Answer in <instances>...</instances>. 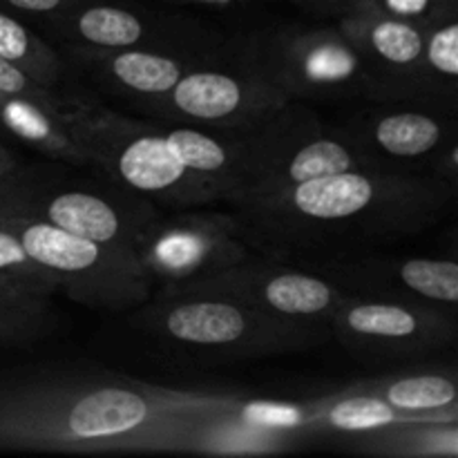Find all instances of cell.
<instances>
[{
  "label": "cell",
  "instance_id": "1f68e13d",
  "mask_svg": "<svg viewBox=\"0 0 458 458\" xmlns=\"http://www.w3.org/2000/svg\"><path fill=\"white\" fill-rule=\"evenodd\" d=\"M186 3H201V4H233L240 0H186Z\"/></svg>",
  "mask_w": 458,
  "mask_h": 458
},
{
  "label": "cell",
  "instance_id": "9c48e42d",
  "mask_svg": "<svg viewBox=\"0 0 458 458\" xmlns=\"http://www.w3.org/2000/svg\"><path fill=\"white\" fill-rule=\"evenodd\" d=\"M208 206L159 213L139 231L132 253L152 291L233 267L250 253L235 213Z\"/></svg>",
  "mask_w": 458,
  "mask_h": 458
},
{
  "label": "cell",
  "instance_id": "484cf974",
  "mask_svg": "<svg viewBox=\"0 0 458 458\" xmlns=\"http://www.w3.org/2000/svg\"><path fill=\"white\" fill-rule=\"evenodd\" d=\"M356 3L385 16L423 27H429L432 22L458 12V0H353V4Z\"/></svg>",
  "mask_w": 458,
  "mask_h": 458
},
{
  "label": "cell",
  "instance_id": "8992f818",
  "mask_svg": "<svg viewBox=\"0 0 458 458\" xmlns=\"http://www.w3.org/2000/svg\"><path fill=\"white\" fill-rule=\"evenodd\" d=\"M235 130L240 168L228 206L259 199L322 174L380 168L343 130L327 128L304 101L284 103L264 119Z\"/></svg>",
  "mask_w": 458,
  "mask_h": 458
},
{
  "label": "cell",
  "instance_id": "603a6c76",
  "mask_svg": "<svg viewBox=\"0 0 458 458\" xmlns=\"http://www.w3.org/2000/svg\"><path fill=\"white\" fill-rule=\"evenodd\" d=\"M420 76L443 101H458V18L456 13L432 22L425 30Z\"/></svg>",
  "mask_w": 458,
  "mask_h": 458
},
{
  "label": "cell",
  "instance_id": "52a82bcc",
  "mask_svg": "<svg viewBox=\"0 0 458 458\" xmlns=\"http://www.w3.org/2000/svg\"><path fill=\"white\" fill-rule=\"evenodd\" d=\"M244 61L289 101L374 103L380 85L338 27H286L258 36L244 49Z\"/></svg>",
  "mask_w": 458,
  "mask_h": 458
},
{
  "label": "cell",
  "instance_id": "d4e9b609",
  "mask_svg": "<svg viewBox=\"0 0 458 458\" xmlns=\"http://www.w3.org/2000/svg\"><path fill=\"white\" fill-rule=\"evenodd\" d=\"M54 311L49 300L0 298V347H27L47 338L52 331Z\"/></svg>",
  "mask_w": 458,
  "mask_h": 458
},
{
  "label": "cell",
  "instance_id": "7c38bea8",
  "mask_svg": "<svg viewBox=\"0 0 458 458\" xmlns=\"http://www.w3.org/2000/svg\"><path fill=\"white\" fill-rule=\"evenodd\" d=\"M284 103L289 98L242 58L240 65L195 63L150 107L164 123L231 130L264 119Z\"/></svg>",
  "mask_w": 458,
  "mask_h": 458
},
{
  "label": "cell",
  "instance_id": "f1b7e54d",
  "mask_svg": "<svg viewBox=\"0 0 458 458\" xmlns=\"http://www.w3.org/2000/svg\"><path fill=\"white\" fill-rule=\"evenodd\" d=\"M309 7L327 13H344L353 4V0H302Z\"/></svg>",
  "mask_w": 458,
  "mask_h": 458
},
{
  "label": "cell",
  "instance_id": "5b68a950",
  "mask_svg": "<svg viewBox=\"0 0 458 458\" xmlns=\"http://www.w3.org/2000/svg\"><path fill=\"white\" fill-rule=\"evenodd\" d=\"M134 325L165 344L215 356L219 360L282 356L304 352L327 331L250 309L222 295L152 291L134 309Z\"/></svg>",
  "mask_w": 458,
  "mask_h": 458
},
{
  "label": "cell",
  "instance_id": "44dd1931",
  "mask_svg": "<svg viewBox=\"0 0 458 458\" xmlns=\"http://www.w3.org/2000/svg\"><path fill=\"white\" fill-rule=\"evenodd\" d=\"M0 56L43 88H58L63 61L40 36L0 9Z\"/></svg>",
  "mask_w": 458,
  "mask_h": 458
},
{
  "label": "cell",
  "instance_id": "d6986e66",
  "mask_svg": "<svg viewBox=\"0 0 458 458\" xmlns=\"http://www.w3.org/2000/svg\"><path fill=\"white\" fill-rule=\"evenodd\" d=\"M58 27L76 47L125 49L152 47V30L139 13L116 4H85L61 12Z\"/></svg>",
  "mask_w": 458,
  "mask_h": 458
},
{
  "label": "cell",
  "instance_id": "277c9868",
  "mask_svg": "<svg viewBox=\"0 0 458 458\" xmlns=\"http://www.w3.org/2000/svg\"><path fill=\"white\" fill-rule=\"evenodd\" d=\"M159 206L97 170L47 159L13 165L0 177V213L54 224L98 244L132 250Z\"/></svg>",
  "mask_w": 458,
  "mask_h": 458
},
{
  "label": "cell",
  "instance_id": "f546056e",
  "mask_svg": "<svg viewBox=\"0 0 458 458\" xmlns=\"http://www.w3.org/2000/svg\"><path fill=\"white\" fill-rule=\"evenodd\" d=\"M16 164L18 161L13 159V155L9 152V148H4L3 141H0V177H3V174H7Z\"/></svg>",
  "mask_w": 458,
  "mask_h": 458
},
{
  "label": "cell",
  "instance_id": "e0dca14e",
  "mask_svg": "<svg viewBox=\"0 0 458 458\" xmlns=\"http://www.w3.org/2000/svg\"><path fill=\"white\" fill-rule=\"evenodd\" d=\"M360 392L383 398L398 411L416 416L458 419V387L454 371L416 369L383 374L349 383Z\"/></svg>",
  "mask_w": 458,
  "mask_h": 458
},
{
  "label": "cell",
  "instance_id": "4fadbf2b",
  "mask_svg": "<svg viewBox=\"0 0 458 458\" xmlns=\"http://www.w3.org/2000/svg\"><path fill=\"white\" fill-rule=\"evenodd\" d=\"M293 267L327 277L347 295L432 304L456 311L458 264L454 259L338 253L334 258L302 259Z\"/></svg>",
  "mask_w": 458,
  "mask_h": 458
},
{
  "label": "cell",
  "instance_id": "2e32d148",
  "mask_svg": "<svg viewBox=\"0 0 458 458\" xmlns=\"http://www.w3.org/2000/svg\"><path fill=\"white\" fill-rule=\"evenodd\" d=\"M58 103L61 92L56 101H38L0 92V128L34 148L45 159L94 170L92 161L81 150L65 121L58 114Z\"/></svg>",
  "mask_w": 458,
  "mask_h": 458
},
{
  "label": "cell",
  "instance_id": "ba28073f",
  "mask_svg": "<svg viewBox=\"0 0 458 458\" xmlns=\"http://www.w3.org/2000/svg\"><path fill=\"white\" fill-rule=\"evenodd\" d=\"M0 222L16 233L27 253L74 302L119 313L132 311L152 295L132 250L98 244L22 215L0 213Z\"/></svg>",
  "mask_w": 458,
  "mask_h": 458
},
{
  "label": "cell",
  "instance_id": "cb8c5ba5",
  "mask_svg": "<svg viewBox=\"0 0 458 458\" xmlns=\"http://www.w3.org/2000/svg\"><path fill=\"white\" fill-rule=\"evenodd\" d=\"M0 282L30 300H52L56 280L31 258L12 228L0 222Z\"/></svg>",
  "mask_w": 458,
  "mask_h": 458
},
{
  "label": "cell",
  "instance_id": "3957f363",
  "mask_svg": "<svg viewBox=\"0 0 458 458\" xmlns=\"http://www.w3.org/2000/svg\"><path fill=\"white\" fill-rule=\"evenodd\" d=\"M58 114L97 173L159 208L226 204L222 183L179 159L165 125L119 114L83 94H61Z\"/></svg>",
  "mask_w": 458,
  "mask_h": 458
},
{
  "label": "cell",
  "instance_id": "ffe728a7",
  "mask_svg": "<svg viewBox=\"0 0 458 458\" xmlns=\"http://www.w3.org/2000/svg\"><path fill=\"white\" fill-rule=\"evenodd\" d=\"M356 452L387 458H456L458 420H419L353 437Z\"/></svg>",
  "mask_w": 458,
  "mask_h": 458
},
{
  "label": "cell",
  "instance_id": "7a4b0ae2",
  "mask_svg": "<svg viewBox=\"0 0 458 458\" xmlns=\"http://www.w3.org/2000/svg\"><path fill=\"white\" fill-rule=\"evenodd\" d=\"M456 191L432 174L352 168L242 201L233 213L246 244L277 262H291L316 250L347 253L349 246L428 231L450 213Z\"/></svg>",
  "mask_w": 458,
  "mask_h": 458
},
{
  "label": "cell",
  "instance_id": "8fae6325",
  "mask_svg": "<svg viewBox=\"0 0 458 458\" xmlns=\"http://www.w3.org/2000/svg\"><path fill=\"white\" fill-rule=\"evenodd\" d=\"M456 334V311L401 300L347 295L331 318V335L371 362L420 360L452 347Z\"/></svg>",
  "mask_w": 458,
  "mask_h": 458
},
{
  "label": "cell",
  "instance_id": "7402d4cb",
  "mask_svg": "<svg viewBox=\"0 0 458 458\" xmlns=\"http://www.w3.org/2000/svg\"><path fill=\"white\" fill-rule=\"evenodd\" d=\"M233 420L259 432L276 437L302 438L311 437V423L316 416V398L311 401H273V398H237L228 407Z\"/></svg>",
  "mask_w": 458,
  "mask_h": 458
},
{
  "label": "cell",
  "instance_id": "6da1fadb",
  "mask_svg": "<svg viewBox=\"0 0 458 458\" xmlns=\"http://www.w3.org/2000/svg\"><path fill=\"white\" fill-rule=\"evenodd\" d=\"M235 394L173 389L89 362H40L0 374V450L174 452Z\"/></svg>",
  "mask_w": 458,
  "mask_h": 458
},
{
  "label": "cell",
  "instance_id": "30bf717a",
  "mask_svg": "<svg viewBox=\"0 0 458 458\" xmlns=\"http://www.w3.org/2000/svg\"><path fill=\"white\" fill-rule=\"evenodd\" d=\"M155 291L222 295L268 316L316 327L329 335L331 318L347 298L340 286L318 273L277 262L267 255L250 258V253L233 267L210 273L199 280L179 282V284L161 286Z\"/></svg>",
  "mask_w": 458,
  "mask_h": 458
},
{
  "label": "cell",
  "instance_id": "5bb4252c",
  "mask_svg": "<svg viewBox=\"0 0 458 458\" xmlns=\"http://www.w3.org/2000/svg\"><path fill=\"white\" fill-rule=\"evenodd\" d=\"M380 168L432 174L438 157L458 143L456 112L416 103H376L338 125Z\"/></svg>",
  "mask_w": 458,
  "mask_h": 458
},
{
  "label": "cell",
  "instance_id": "4316f807",
  "mask_svg": "<svg viewBox=\"0 0 458 458\" xmlns=\"http://www.w3.org/2000/svg\"><path fill=\"white\" fill-rule=\"evenodd\" d=\"M0 92L38 98V101H56L58 98L56 88H43L36 81H31L30 76L22 74L12 63L4 61L3 56H0Z\"/></svg>",
  "mask_w": 458,
  "mask_h": 458
},
{
  "label": "cell",
  "instance_id": "83f0119b",
  "mask_svg": "<svg viewBox=\"0 0 458 458\" xmlns=\"http://www.w3.org/2000/svg\"><path fill=\"white\" fill-rule=\"evenodd\" d=\"M3 3L27 13H61L70 0H3Z\"/></svg>",
  "mask_w": 458,
  "mask_h": 458
},
{
  "label": "cell",
  "instance_id": "9a60e30c",
  "mask_svg": "<svg viewBox=\"0 0 458 458\" xmlns=\"http://www.w3.org/2000/svg\"><path fill=\"white\" fill-rule=\"evenodd\" d=\"M74 61L112 89L152 106L177 85L183 72L199 63L159 47L89 49L76 47Z\"/></svg>",
  "mask_w": 458,
  "mask_h": 458
},
{
  "label": "cell",
  "instance_id": "4dcf8cb0",
  "mask_svg": "<svg viewBox=\"0 0 458 458\" xmlns=\"http://www.w3.org/2000/svg\"><path fill=\"white\" fill-rule=\"evenodd\" d=\"M0 298H7V300H18V302H31L30 298H21V295H18V293H13V291L9 289L7 284H3V282H0Z\"/></svg>",
  "mask_w": 458,
  "mask_h": 458
},
{
  "label": "cell",
  "instance_id": "ac0fdd59",
  "mask_svg": "<svg viewBox=\"0 0 458 458\" xmlns=\"http://www.w3.org/2000/svg\"><path fill=\"white\" fill-rule=\"evenodd\" d=\"M419 420H458L443 416H416L394 410L383 398L369 392L347 387L334 394L316 398V416L311 423V437L316 434H344V437H362L376 429L394 428V425L419 423Z\"/></svg>",
  "mask_w": 458,
  "mask_h": 458
}]
</instances>
